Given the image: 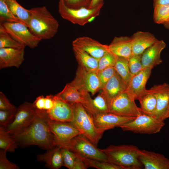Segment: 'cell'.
<instances>
[{
  "mask_svg": "<svg viewBox=\"0 0 169 169\" xmlns=\"http://www.w3.org/2000/svg\"><path fill=\"white\" fill-rule=\"evenodd\" d=\"M49 118L46 111L36 109L35 117L30 124L20 132L12 135L18 146H37L47 150L56 146L54 136L49 125Z\"/></svg>",
  "mask_w": 169,
  "mask_h": 169,
  "instance_id": "obj_1",
  "label": "cell"
},
{
  "mask_svg": "<svg viewBox=\"0 0 169 169\" xmlns=\"http://www.w3.org/2000/svg\"><path fill=\"white\" fill-rule=\"evenodd\" d=\"M31 13L28 28L35 36L42 39H48L57 33L59 23L45 6L29 9Z\"/></svg>",
  "mask_w": 169,
  "mask_h": 169,
  "instance_id": "obj_2",
  "label": "cell"
},
{
  "mask_svg": "<svg viewBox=\"0 0 169 169\" xmlns=\"http://www.w3.org/2000/svg\"><path fill=\"white\" fill-rule=\"evenodd\" d=\"M107 157L108 161L123 169H141L143 166L139 159L140 149L132 145H111L100 149Z\"/></svg>",
  "mask_w": 169,
  "mask_h": 169,
  "instance_id": "obj_3",
  "label": "cell"
},
{
  "mask_svg": "<svg viewBox=\"0 0 169 169\" xmlns=\"http://www.w3.org/2000/svg\"><path fill=\"white\" fill-rule=\"evenodd\" d=\"M71 122L83 135L97 146L104 132L95 126L90 114L80 103L74 106V117Z\"/></svg>",
  "mask_w": 169,
  "mask_h": 169,
  "instance_id": "obj_4",
  "label": "cell"
},
{
  "mask_svg": "<svg viewBox=\"0 0 169 169\" xmlns=\"http://www.w3.org/2000/svg\"><path fill=\"white\" fill-rule=\"evenodd\" d=\"M104 3L93 8L73 9L67 7L64 0H59L58 11L61 16L74 24L84 26L92 21L100 14Z\"/></svg>",
  "mask_w": 169,
  "mask_h": 169,
  "instance_id": "obj_5",
  "label": "cell"
},
{
  "mask_svg": "<svg viewBox=\"0 0 169 169\" xmlns=\"http://www.w3.org/2000/svg\"><path fill=\"white\" fill-rule=\"evenodd\" d=\"M61 147L81 157L108 161L105 154L82 134L74 137Z\"/></svg>",
  "mask_w": 169,
  "mask_h": 169,
  "instance_id": "obj_6",
  "label": "cell"
},
{
  "mask_svg": "<svg viewBox=\"0 0 169 169\" xmlns=\"http://www.w3.org/2000/svg\"><path fill=\"white\" fill-rule=\"evenodd\" d=\"M165 125L152 116L142 113L133 120L119 125L124 131L135 133L151 134L159 132Z\"/></svg>",
  "mask_w": 169,
  "mask_h": 169,
  "instance_id": "obj_7",
  "label": "cell"
},
{
  "mask_svg": "<svg viewBox=\"0 0 169 169\" xmlns=\"http://www.w3.org/2000/svg\"><path fill=\"white\" fill-rule=\"evenodd\" d=\"M36 111V109L33 103L24 102L17 108L14 119L11 123L6 127H3L11 135L18 134L32 122L35 117Z\"/></svg>",
  "mask_w": 169,
  "mask_h": 169,
  "instance_id": "obj_8",
  "label": "cell"
},
{
  "mask_svg": "<svg viewBox=\"0 0 169 169\" xmlns=\"http://www.w3.org/2000/svg\"><path fill=\"white\" fill-rule=\"evenodd\" d=\"M6 31L16 41L31 48L37 47L41 39L34 35L25 24L17 22H0Z\"/></svg>",
  "mask_w": 169,
  "mask_h": 169,
  "instance_id": "obj_9",
  "label": "cell"
},
{
  "mask_svg": "<svg viewBox=\"0 0 169 169\" xmlns=\"http://www.w3.org/2000/svg\"><path fill=\"white\" fill-rule=\"evenodd\" d=\"M79 90L91 93L92 95L101 90V86L95 71L88 70L78 66L74 79L69 83Z\"/></svg>",
  "mask_w": 169,
  "mask_h": 169,
  "instance_id": "obj_10",
  "label": "cell"
},
{
  "mask_svg": "<svg viewBox=\"0 0 169 169\" xmlns=\"http://www.w3.org/2000/svg\"><path fill=\"white\" fill-rule=\"evenodd\" d=\"M110 113L128 116L137 117L142 114L135 100L126 91L113 99L110 103Z\"/></svg>",
  "mask_w": 169,
  "mask_h": 169,
  "instance_id": "obj_11",
  "label": "cell"
},
{
  "mask_svg": "<svg viewBox=\"0 0 169 169\" xmlns=\"http://www.w3.org/2000/svg\"><path fill=\"white\" fill-rule=\"evenodd\" d=\"M57 95L62 100L70 103L80 104L91 115L96 113L92 106V99L89 93L79 90L69 83Z\"/></svg>",
  "mask_w": 169,
  "mask_h": 169,
  "instance_id": "obj_12",
  "label": "cell"
},
{
  "mask_svg": "<svg viewBox=\"0 0 169 169\" xmlns=\"http://www.w3.org/2000/svg\"><path fill=\"white\" fill-rule=\"evenodd\" d=\"M149 90L156 99V107L152 116L159 120L164 121L169 118V84L164 82L155 85Z\"/></svg>",
  "mask_w": 169,
  "mask_h": 169,
  "instance_id": "obj_13",
  "label": "cell"
},
{
  "mask_svg": "<svg viewBox=\"0 0 169 169\" xmlns=\"http://www.w3.org/2000/svg\"><path fill=\"white\" fill-rule=\"evenodd\" d=\"M49 123L50 131L54 136L56 146H61L81 134L71 122L54 120L49 118Z\"/></svg>",
  "mask_w": 169,
  "mask_h": 169,
  "instance_id": "obj_14",
  "label": "cell"
},
{
  "mask_svg": "<svg viewBox=\"0 0 169 169\" xmlns=\"http://www.w3.org/2000/svg\"><path fill=\"white\" fill-rule=\"evenodd\" d=\"M91 115L96 127L104 131L118 127L136 117L123 116L110 112L96 113Z\"/></svg>",
  "mask_w": 169,
  "mask_h": 169,
  "instance_id": "obj_15",
  "label": "cell"
},
{
  "mask_svg": "<svg viewBox=\"0 0 169 169\" xmlns=\"http://www.w3.org/2000/svg\"><path fill=\"white\" fill-rule=\"evenodd\" d=\"M55 103L50 110L46 111L50 118L54 120L72 122L74 117V106L55 95Z\"/></svg>",
  "mask_w": 169,
  "mask_h": 169,
  "instance_id": "obj_16",
  "label": "cell"
},
{
  "mask_svg": "<svg viewBox=\"0 0 169 169\" xmlns=\"http://www.w3.org/2000/svg\"><path fill=\"white\" fill-rule=\"evenodd\" d=\"M72 46L82 49L98 60L109 51L108 45L88 36L77 38L72 41Z\"/></svg>",
  "mask_w": 169,
  "mask_h": 169,
  "instance_id": "obj_17",
  "label": "cell"
},
{
  "mask_svg": "<svg viewBox=\"0 0 169 169\" xmlns=\"http://www.w3.org/2000/svg\"><path fill=\"white\" fill-rule=\"evenodd\" d=\"M151 69L149 68H144L131 77L125 91L135 100H138L146 90V84L151 75Z\"/></svg>",
  "mask_w": 169,
  "mask_h": 169,
  "instance_id": "obj_18",
  "label": "cell"
},
{
  "mask_svg": "<svg viewBox=\"0 0 169 169\" xmlns=\"http://www.w3.org/2000/svg\"><path fill=\"white\" fill-rule=\"evenodd\" d=\"M139 159L145 169H169V159L162 154L140 150Z\"/></svg>",
  "mask_w": 169,
  "mask_h": 169,
  "instance_id": "obj_19",
  "label": "cell"
},
{
  "mask_svg": "<svg viewBox=\"0 0 169 169\" xmlns=\"http://www.w3.org/2000/svg\"><path fill=\"white\" fill-rule=\"evenodd\" d=\"M25 48H0V69L18 68L24 60Z\"/></svg>",
  "mask_w": 169,
  "mask_h": 169,
  "instance_id": "obj_20",
  "label": "cell"
},
{
  "mask_svg": "<svg viewBox=\"0 0 169 169\" xmlns=\"http://www.w3.org/2000/svg\"><path fill=\"white\" fill-rule=\"evenodd\" d=\"M166 47V44L164 40H158L146 49L141 55L143 68L152 69L154 67L161 64L162 62L161 57V53Z\"/></svg>",
  "mask_w": 169,
  "mask_h": 169,
  "instance_id": "obj_21",
  "label": "cell"
},
{
  "mask_svg": "<svg viewBox=\"0 0 169 169\" xmlns=\"http://www.w3.org/2000/svg\"><path fill=\"white\" fill-rule=\"evenodd\" d=\"M132 54L141 55L148 47L155 43L158 39L148 32L137 31L131 37Z\"/></svg>",
  "mask_w": 169,
  "mask_h": 169,
  "instance_id": "obj_22",
  "label": "cell"
},
{
  "mask_svg": "<svg viewBox=\"0 0 169 169\" xmlns=\"http://www.w3.org/2000/svg\"><path fill=\"white\" fill-rule=\"evenodd\" d=\"M108 47L109 51L116 56L128 59L132 55L131 37H115Z\"/></svg>",
  "mask_w": 169,
  "mask_h": 169,
  "instance_id": "obj_23",
  "label": "cell"
},
{
  "mask_svg": "<svg viewBox=\"0 0 169 169\" xmlns=\"http://www.w3.org/2000/svg\"><path fill=\"white\" fill-rule=\"evenodd\" d=\"M127 87L122 78L116 72L101 90L110 104L113 99L125 91Z\"/></svg>",
  "mask_w": 169,
  "mask_h": 169,
  "instance_id": "obj_24",
  "label": "cell"
},
{
  "mask_svg": "<svg viewBox=\"0 0 169 169\" xmlns=\"http://www.w3.org/2000/svg\"><path fill=\"white\" fill-rule=\"evenodd\" d=\"M61 148V146H56L43 154L38 155L37 159L39 161L45 162L47 168L59 169L63 166Z\"/></svg>",
  "mask_w": 169,
  "mask_h": 169,
  "instance_id": "obj_25",
  "label": "cell"
},
{
  "mask_svg": "<svg viewBox=\"0 0 169 169\" xmlns=\"http://www.w3.org/2000/svg\"><path fill=\"white\" fill-rule=\"evenodd\" d=\"M72 49L79 66L88 70L96 71L99 60L77 47L72 46Z\"/></svg>",
  "mask_w": 169,
  "mask_h": 169,
  "instance_id": "obj_26",
  "label": "cell"
},
{
  "mask_svg": "<svg viewBox=\"0 0 169 169\" xmlns=\"http://www.w3.org/2000/svg\"><path fill=\"white\" fill-rule=\"evenodd\" d=\"M138 100L142 113L152 116L156 110V99L155 95L149 90H146Z\"/></svg>",
  "mask_w": 169,
  "mask_h": 169,
  "instance_id": "obj_27",
  "label": "cell"
},
{
  "mask_svg": "<svg viewBox=\"0 0 169 169\" xmlns=\"http://www.w3.org/2000/svg\"><path fill=\"white\" fill-rule=\"evenodd\" d=\"M10 11L17 17L23 21L28 28L31 13L21 6L16 0H5Z\"/></svg>",
  "mask_w": 169,
  "mask_h": 169,
  "instance_id": "obj_28",
  "label": "cell"
},
{
  "mask_svg": "<svg viewBox=\"0 0 169 169\" xmlns=\"http://www.w3.org/2000/svg\"><path fill=\"white\" fill-rule=\"evenodd\" d=\"M114 68L127 86L131 76L129 67L128 59L117 56Z\"/></svg>",
  "mask_w": 169,
  "mask_h": 169,
  "instance_id": "obj_29",
  "label": "cell"
},
{
  "mask_svg": "<svg viewBox=\"0 0 169 169\" xmlns=\"http://www.w3.org/2000/svg\"><path fill=\"white\" fill-rule=\"evenodd\" d=\"M18 147L16 141L4 128L0 126V148L7 152H14Z\"/></svg>",
  "mask_w": 169,
  "mask_h": 169,
  "instance_id": "obj_30",
  "label": "cell"
},
{
  "mask_svg": "<svg viewBox=\"0 0 169 169\" xmlns=\"http://www.w3.org/2000/svg\"><path fill=\"white\" fill-rule=\"evenodd\" d=\"M79 157L84 161L87 168L92 167L98 169H123L121 167L109 161Z\"/></svg>",
  "mask_w": 169,
  "mask_h": 169,
  "instance_id": "obj_31",
  "label": "cell"
},
{
  "mask_svg": "<svg viewBox=\"0 0 169 169\" xmlns=\"http://www.w3.org/2000/svg\"><path fill=\"white\" fill-rule=\"evenodd\" d=\"M25 47L13 39L0 23V48H19Z\"/></svg>",
  "mask_w": 169,
  "mask_h": 169,
  "instance_id": "obj_32",
  "label": "cell"
},
{
  "mask_svg": "<svg viewBox=\"0 0 169 169\" xmlns=\"http://www.w3.org/2000/svg\"><path fill=\"white\" fill-rule=\"evenodd\" d=\"M93 107L96 113L110 112V104L106 96L101 92L92 99Z\"/></svg>",
  "mask_w": 169,
  "mask_h": 169,
  "instance_id": "obj_33",
  "label": "cell"
},
{
  "mask_svg": "<svg viewBox=\"0 0 169 169\" xmlns=\"http://www.w3.org/2000/svg\"><path fill=\"white\" fill-rule=\"evenodd\" d=\"M154 7L153 18L156 23L163 24L169 20V4Z\"/></svg>",
  "mask_w": 169,
  "mask_h": 169,
  "instance_id": "obj_34",
  "label": "cell"
},
{
  "mask_svg": "<svg viewBox=\"0 0 169 169\" xmlns=\"http://www.w3.org/2000/svg\"><path fill=\"white\" fill-rule=\"evenodd\" d=\"M19 22L26 25L24 22L15 16L10 11L5 0H0V22Z\"/></svg>",
  "mask_w": 169,
  "mask_h": 169,
  "instance_id": "obj_35",
  "label": "cell"
},
{
  "mask_svg": "<svg viewBox=\"0 0 169 169\" xmlns=\"http://www.w3.org/2000/svg\"><path fill=\"white\" fill-rule=\"evenodd\" d=\"M116 58L117 56L110 51L107 52L99 60L96 72L109 67H114Z\"/></svg>",
  "mask_w": 169,
  "mask_h": 169,
  "instance_id": "obj_36",
  "label": "cell"
},
{
  "mask_svg": "<svg viewBox=\"0 0 169 169\" xmlns=\"http://www.w3.org/2000/svg\"><path fill=\"white\" fill-rule=\"evenodd\" d=\"M63 166L69 169H73L76 155L67 148L61 147Z\"/></svg>",
  "mask_w": 169,
  "mask_h": 169,
  "instance_id": "obj_37",
  "label": "cell"
},
{
  "mask_svg": "<svg viewBox=\"0 0 169 169\" xmlns=\"http://www.w3.org/2000/svg\"><path fill=\"white\" fill-rule=\"evenodd\" d=\"M129 67L131 77L137 74L143 68L141 55H132L128 59Z\"/></svg>",
  "mask_w": 169,
  "mask_h": 169,
  "instance_id": "obj_38",
  "label": "cell"
},
{
  "mask_svg": "<svg viewBox=\"0 0 169 169\" xmlns=\"http://www.w3.org/2000/svg\"><path fill=\"white\" fill-rule=\"evenodd\" d=\"M116 72L114 67H109L96 72L100 83L101 90Z\"/></svg>",
  "mask_w": 169,
  "mask_h": 169,
  "instance_id": "obj_39",
  "label": "cell"
},
{
  "mask_svg": "<svg viewBox=\"0 0 169 169\" xmlns=\"http://www.w3.org/2000/svg\"><path fill=\"white\" fill-rule=\"evenodd\" d=\"M17 108L12 110H0V126L6 127L14 119Z\"/></svg>",
  "mask_w": 169,
  "mask_h": 169,
  "instance_id": "obj_40",
  "label": "cell"
},
{
  "mask_svg": "<svg viewBox=\"0 0 169 169\" xmlns=\"http://www.w3.org/2000/svg\"><path fill=\"white\" fill-rule=\"evenodd\" d=\"M7 152L3 150H0V169H19L18 166L8 159L6 156Z\"/></svg>",
  "mask_w": 169,
  "mask_h": 169,
  "instance_id": "obj_41",
  "label": "cell"
},
{
  "mask_svg": "<svg viewBox=\"0 0 169 169\" xmlns=\"http://www.w3.org/2000/svg\"><path fill=\"white\" fill-rule=\"evenodd\" d=\"M66 5L68 7L77 9L82 7L89 8L90 0H64Z\"/></svg>",
  "mask_w": 169,
  "mask_h": 169,
  "instance_id": "obj_42",
  "label": "cell"
},
{
  "mask_svg": "<svg viewBox=\"0 0 169 169\" xmlns=\"http://www.w3.org/2000/svg\"><path fill=\"white\" fill-rule=\"evenodd\" d=\"M12 104L5 95L2 92H0V110H10L16 108Z\"/></svg>",
  "mask_w": 169,
  "mask_h": 169,
  "instance_id": "obj_43",
  "label": "cell"
},
{
  "mask_svg": "<svg viewBox=\"0 0 169 169\" xmlns=\"http://www.w3.org/2000/svg\"><path fill=\"white\" fill-rule=\"evenodd\" d=\"M55 101L54 95H49L45 97L44 110L48 111L51 109L54 105Z\"/></svg>",
  "mask_w": 169,
  "mask_h": 169,
  "instance_id": "obj_44",
  "label": "cell"
},
{
  "mask_svg": "<svg viewBox=\"0 0 169 169\" xmlns=\"http://www.w3.org/2000/svg\"><path fill=\"white\" fill-rule=\"evenodd\" d=\"M45 101V97L40 95L36 98L33 104L36 110H44Z\"/></svg>",
  "mask_w": 169,
  "mask_h": 169,
  "instance_id": "obj_45",
  "label": "cell"
},
{
  "mask_svg": "<svg viewBox=\"0 0 169 169\" xmlns=\"http://www.w3.org/2000/svg\"><path fill=\"white\" fill-rule=\"evenodd\" d=\"M77 157L75 161L73 169H86L87 167L84 161L78 156Z\"/></svg>",
  "mask_w": 169,
  "mask_h": 169,
  "instance_id": "obj_46",
  "label": "cell"
},
{
  "mask_svg": "<svg viewBox=\"0 0 169 169\" xmlns=\"http://www.w3.org/2000/svg\"><path fill=\"white\" fill-rule=\"evenodd\" d=\"M104 0H91L89 8H94L100 4L103 3Z\"/></svg>",
  "mask_w": 169,
  "mask_h": 169,
  "instance_id": "obj_47",
  "label": "cell"
},
{
  "mask_svg": "<svg viewBox=\"0 0 169 169\" xmlns=\"http://www.w3.org/2000/svg\"><path fill=\"white\" fill-rule=\"evenodd\" d=\"M154 6L156 5H169V0H153Z\"/></svg>",
  "mask_w": 169,
  "mask_h": 169,
  "instance_id": "obj_48",
  "label": "cell"
},
{
  "mask_svg": "<svg viewBox=\"0 0 169 169\" xmlns=\"http://www.w3.org/2000/svg\"><path fill=\"white\" fill-rule=\"evenodd\" d=\"M163 25L166 29L169 30V20Z\"/></svg>",
  "mask_w": 169,
  "mask_h": 169,
  "instance_id": "obj_49",
  "label": "cell"
},
{
  "mask_svg": "<svg viewBox=\"0 0 169 169\" xmlns=\"http://www.w3.org/2000/svg\"><path fill=\"white\" fill-rule=\"evenodd\" d=\"M91 1V0H90Z\"/></svg>",
  "mask_w": 169,
  "mask_h": 169,
  "instance_id": "obj_50",
  "label": "cell"
}]
</instances>
